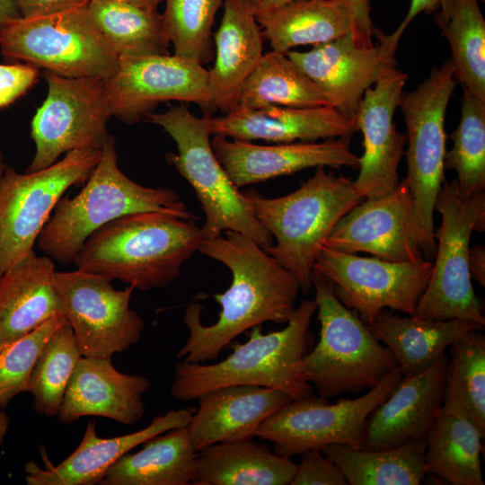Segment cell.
I'll list each match as a JSON object with an SVG mask.
<instances>
[{
    "label": "cell",
    "instance_id": "74e56055",
    "mask_svg": "<svg viewBox=\"0 0 485 485\" xmlns=\"http://www.w3.org/2000/svg\"><path fill=\"white\" fill-rule=\"evenodd\" d=\"M82 357L67 322L49 336L36 360L28 384L36 412L49 418L57 416L66 386Z\"/></svg>",
    "mask_w": 485,
    "mask_h": 485
},
{
    "label": "cell",
    "instance_id": "ba28073f",
    "mask_svg": "<svg viewBox=\"0 0 485 485\" xmlns=\"http://www.w3.org/2000/svg\"><path fill=\"white\" fill-rule=\"evenodd\" d=\"M456 85L451 61L446 59L432 68L416 89L402 92L398 104L407 128L405 180L412 197L418 242L429 260L436 254L435 203L445 181V119Z\"/></svg>",
    "mask_w": 485,
    "mask_h": 485
},
{
    "label": "cell",
    "instance_id": "836d02e7",
    "mask_svg": "<svg viewBox=\"0 0 485 485\" xmlns=\"http://www.w3.org/2000/svg\"><path fill=\"white\" fill-rule=\"evenodd\" d=\"M88 11L119 57L169 54L170 42L157 10L121 1L90 0Z\"/></svg>",
    "mask_w": 485,
    "mask_h": 485
},
{
    "label": "cell",
    "instance_id": "277c9868",
    "mask_svg": "<svg viewBox=\"0 0 485 485\" xmlns=\"http://www.w3.org/2000/svg\"><path fill=\"white\" fill-rule=\"evenodd\" d=\"M115 139L109 135L101 157L73 198H61L40 232V251L64 266L73 261L88 237L107 223L137 212L158 211L195 220L177 191L137 183L118 164Z\"/></svg>",
    "mask_w": 485,
    "mask_h": 485
},
{
    "label": "cell",
    "instance_id": "ac0fdd59",
    "mask_svg": "<svg viewBox=\"0 0 485 485\" xmlns=\"http://www.w3.org/2000/svg\"><path fill=\"white\" fill-rule=\"evenodd\" d=\"M407 79L397 67L390 69L365 92L359 103L356 122L363 135L364 153L353 183L363 199L385 195L400 182L398 168L407 136L397 129L393 117Z\"/></svg>",
    "mask_w": 485,
    "mask_h": 485
},
{
    "label": "cell",
    "instance_id": "d6986e66",
    "mask_svg": "<svg viewBox=\"0 0 485 485\" xmlns=\"http://www.w3.org/2000/svg\"><path fill=\"white\" fill-rule=\"evenodd\" d=\"M287 56L313 82L331 107L355 120L365 92L397 66L395 54L379 43L359 46L352 32L308 51L290 50Z\"/></svg>",
    "mask_w": 485,
    "mask_h": 485
},
{
    "label": "cell",
    "instance_id": "44dd1931",
    "mask_svg": "<svg viewBox=\"0 0 485 485\" xmlns=\"http://www.w3.org/2000/svg\"><path fill=\"white\" fill-rule=\"evenodd\" d=\"M447 364L445 352L425 370L403 375L368 416L360 449H388L426 439L443 405Z\"/></svg>",
    "mask_w": 485,
    "mask_h": 485
},
{
    "label": "cell",
    "instance_id": "f1b7e54d",
    "mask_svg": "<svg viewBox=\"0 0 485 485\" xmlns=\"http://www.w3.org/2000/svg\"><path fill=\"white\" fill-rule=\"evenodd\" d=\"M296 463L253 439L217 443L197 453L192 485H290Z\"/></svg>",
    "mask_w": 485,
    "mask_h": 485
},
{
    "label": "cell",
    "instance_id": "8992f818",
    "mask_svg": "<svg viewBox=\"0 0 485 485\" xmlns=\"http://www.w3.org/2000/svg\"><path fill=\"white\" fill-rule=\"evenodd\" d=\"M313 287L320 338L304 357L309 383L324 399L371 390L399 366L393 354L338 299L325 279L313 274Z\"/></svg>",
    "mask_w": 485,
    "mask_h": 485
},
{
    "label": "cell",
    "instance_id": "7c38bea8",
    "mask_svg": "<svg viewBox=\"0 0 485 485\" xmlns=\"http://www.w3.org/2000/svg\"><path fill=\"white\" fill-rule=\"evenodd\" d=\"M402 376L397 366L363 395L335 403L315 395L292 400L263 421L256 436L271 442L274 453L287 458L333 444L360 449L368 416Z\"/></svg>",
    "mask_w": 485,
    "mask_h": 485
},
{
    "label": "cell",
    "instance_id": "f907efd6",
    "mask_svg": "<svg viewBox=\"0 0 485 485\" xmlns=\"http://www.w3.org/2000/svg\"><path fill=\"white\" fill-rule=\"evenodd\" d=\"M128 3L149 10H157L158 5L164 0H113Z\"/></svg>",
    "mask_w": 485,
    "mask_h": 485
},
{
    "label": "cell",
    "instance_id": "7dc6e473",
    "mask_svg": "<svg viewBox=\"0 0 485 485\" xmlns=\"http://www.w3.org/2000/svg\"><path fill=\"white\" fill-rule=\"evenodd\" d=\"M354 24L364 28L370 24V0H347Z\"/></svg>",
    "mask_w": 485,
    "mask_h": 485
},
{
    "label": "cell",
    "instance_id": "d590c367",
    "mask_svg": "<svg viewBox=\"0 0 485 485\" xmlns=\"http://www.w3.org/2000/svg\"><path fill=\"white\" fill-rule=\"evenodd\" d=\"M434 21L446 38L454 75L463 89L485 101V20L478 0H453Z\"/></svg>",
    "mask_w": 485,
    "mask_h": 485
},
{
    "label": "cell",
    "instance_id": "ee69618b",
    "mask_svg": "<svg viewBox=\"0 0 485 485\" xmlns=\"http://www.w3.org/2000/svg\"><path fill=\"white\" fill-rule=\"evenodd\" d=\"M452 2L453 0H410L408 13L397 29L391 34H385L375 27L374 37L386 49L395 54L398 43L405 29L417 15L426 13L445 16L448 13Z\"/></svg>",
    "mask_w": 485,
    "mask_h": 485
},
{
    "label": "cell",
    "instance_id": "4dcf8cb0",
    "mask_svg": "<svg viewBox=\"0 0 485 485\" xmlns=\"http://www.w3.org/2000/svg\"><path fill=\"white\" fill-rule=\"evenodd\" d=\"M122 455L101 485H189L195 474L197 452L187 427L171 429Z\"/></svg>",
    "mask_w": 485,
    "mask_h": 485
},
{
    "label": "cell",
    "instance_id": "ab89813d",
    "mask_svg": "<svg viewBox=\"0 0 485 485\" xmlns=\"http://www.w3.org/2000/svg\"><path fill=\"white\" fill-rule=\"evenodd\" d=\"M165 35L174 54L201 65L214 58L212 27L224 0H164Z\"/></svg>",
    "mask_w": 485,
    "mask_h": 485
},
{
    "label": "cell",
    "instance_id": "cb8c5ba5",
    "mask_svg": "<svg viewBox=\"0 0 485 485\" xmlns=\"http://www.w3.org/2000/svg\"><path fill=\"white\" fill-rule=\"evenodd\" d=\"M196 408L172 410L155 416L146 428L127 435L103 438L89 420L77 448L57 465L43 457L44 466L34 461L24 465L28 485H93L99 484L107 471L125 454L151 437L171 429L187 427Z\"/></svg>",
    "mask_w": 485,
    "mask_h": 485
},
{
    "label": "cell",
    "instance_id": "816d5d0a",
    "mask_svg": "<svg viewBox=\"0 0 485 485\" xmlns=\"http://www.w3.org/2000/svg\"><path fill=\"white\" fill-rule=\"evenodd\" d=\"M7 166L8 165L4 162V154L2 152L1 146H0V183L2 181V179L4 177V174L5 172Z\"/></svg>",
    "mask_w": 485,
    "mask_h": 485
},
{
    "label": "cell",
    "instance_id": "f6af8a7d",
    "mask_svg": "<svg viewBox=\"0 0 485 485\" xmlns=\"http://www.w3.org/2000/svg\"><path fill=\"white\" fill-rule=\"evenodd\" d=\"M22 17L52 14L85 6L90 0H13Z\"/></svg>",
    "mask_w": 485,
    "mask_h": 485
},
{
    "label": "cell",
    "instance_id": "ffe728a7",
    "mask_svg": "<svg viewBox=\"0 0 485 485\" xmlns=\"http://www.w3.org/2000/svg\"><path fill=\"white\" fill-rule=\"evenodd\" d=\"M211 145L237 188L312 167L358 169L359 165V156L351 149L350 137L262 146L214 136Z\"/></svg>",
    "mask_w": 485,
    "mask_h": 485
},
{
    "label": "cell",
    "instance_id": "c3c4849f",
    "mask_svg": "<svg viewBox=\"0 0 485 485\" xmlns=\"http://www.w3.org/2000/svg\"><path fill=\"white\" fill-rule=\"evenodd\" d=\"M22 17L13 0H0V31L10 22Z\"/></svg>",
    "mask_w": 485,
    "mask_h": 485
},
{
    "label": "cell",
    "instance_id": "7402d4cb",
    "mask_svg": "<svg viewBox=\"0 0 485 485\" xmlns=\"http://www.w3.org/2000/svg\"><path fill=\"white\" fill-rule=\"evenodd\" d=\"M210 135L231 139L264 140L275 144L352 137L357 122L330 105L295 108L269 105L237 107L221 117L204 116Z\"/></svg>",
    "mask_w": 485,
    "mask_h": 485
},
{
    "label": "cell",
    "instance_id": "3957f363",
    "mask_svg": "<svg viewBox=\"0 0 485 485\" xmlns=\"http://www.w3.org/2000/svg\"><path fill=\"white\" fill-rule=\"evenodd\" d=\"M316 309L314 300H304L284 329L262 333L260 326L251 328L248 340L232 342V352L217 363L181 360L174 368L171 394L188 401L224 386L257 385L279 390L292 400L314 396L304 357L313 343L309 328Z\"/></svg>",
    "mask_w": 485,
    "mask_h": 485
},
{
    "label": "cell",
    "instance_id": "681fc988",
    "mask_svg": "<svg viewBox=\"0 0 485 485\" xmlns=\"http://www.w3.org/2000/svg\"><path fill=\"white\" fill-rule=\"evenodd\" d=\"M255 13L269 11L297 0H250Z\"/></svg>",
    "mask_w": 485,
    "mask_h": 485
},
{
    "label": "cell",
    "instance_id": "e575fe53",
    "mask_svg": "<svg viewBox=\"0 0 485 485\" xmlns=\"http://www.w3.org/2000/svg\"><path fill=\"white\" fill-rule=\"evenodd\" d=\"M269 105L306 108L329 104L313 82L287 54L271 50L263 54L244 82L238 107L259 109Z\"/></svg>",
    "mask_w": 485,
    "mask_h": 485
},
{
    "label": "cell",
    "instance_id": "8fae6325",
    "mask_svg": "<svg viewBox=\"0 0 485 485\" xmlns=\"http://www.w3.org/2000/svg\"><path fill=\"white\" fill-rule=\"evenodd\" d=\"M101 152L73 150L32 172L20 173L7 166L0 183V276L33 250L57 203L69 188L87 181Z\"/></svg>",
    "mask_w": 485,
    "mask_h": 485
},
{
    "label": "cell",
    "instance_id": "9c48e42d",
    "mask_svg": "<svg viewBox=\"0 0 485 485\" xmlns=\"http://www.w3.org/2000/svg\"><path fill=\"white\" fill-rule=\"evenodd\" d=\"M441 214L428 286L413 315L426 320L464 319L485 326L483 304L472 284L468 260L474 231L485 230V193L464 195L456 180L444 181L435 203Z\"/></svg>",
    "mask_w": 485,
    "mask_h": 485
},
{
    "label": "cell",
    "instance_id": "5b68a950",
    "mask_svg": "<svg viewBox=\"0 0 485 485\" xmlns=\"http://www.w3.org/2000/svg\"><path fill=\"white\" fill-rule=\"evenodd\" d=\"M256 217L275 243L264 249L308 293L313 270L322 247L338 222L364 199L353 181L316 167L299 189L282 197L267 198L254 190L245 192Z\"/></svg>",
    "mask_w": 485,
    "mask_h": 485
},
{
    "label": "cell",
    "instance_id": "e0dca14e",
    "mask_svg": "<svg viewBox=\"0 0 485 485\" xmlns=\"http://www.w3.org/2000/svg\"><path fill=\"white\" fill-rule=\"evenodd\" d=\"M323 246L348 253L366 252L389 261L424 260L406 180L400 181L392 191L354 207L338 222Z\"/></svg>",
    "mask_w": 485,
    "mask_h": 485
},
{
    "label": "cell",
    "instance_id": "d4e9b609",
    "mask_svg": "<svg viewBox=\"0 0 485 485\" xmlns=\"http://www.w3.org/2000/svg\"><path fill=\"white\" fill-rule=\"evenodd\" d=\"M187 426L194 450L217 443L253 439L269 416L292 401L287 393L257 385H229L198 398Z\"/></svg>",
    "mask_w": 485,
    "mask_h": 485
},
{
    "label": "cell",
    "instance_id": "d6a6232c",
    "mask_svg": "<svg viewBox=\"0 0 485 485\" xmlns=\"http://www.w3.org/2000/svg\"><path fill=\"white\" fill-rule=\"evenodd\" d=\"M483 437L470 420L441 407L426 438L427 473L453 485H483Z\"/></svg>",
    "mask_w": 485,
    "mask_h": 485
},
{
    "label": "cell",
    "instance_id": "484cf974",
    "mask_svg": "<svg viewBox=\"0 0 485 485\" xmlns=\"http://www.w3.org/2000/svg\"><path fill=\"white\" fill-rule=\"evenodd\" d=\"M222 6L208 84L214 110L227 114L238 107L241 89L263 56L264 37L250 0H224Z\"/></svg>",
    "mask_w": 485,
    "mask_h": 485
},
{
    "label": "cell",
    "instance_id": "f35d334b",
    "mask_svg": "<svg viewBox=\"0 0 485 485\" xmlns=\"http://www.w3.org/2000/svg\"><path fill=\"white\" fill-rule=\"evenodd\" d=\"M461 118L451 133L453 146L445 152V169L456 172L459 189L466 196L485 190V101L463 89Z\"/></svg>",
    "mask_w": 485,
    "mask_h": 485
},
{
    "label": "cell",
    "instance_id": "9a60e30c",
    "mask_svg": "<svg viewBox=\"0 0 485 485\" xmlns=\"http://www.w3.org/2000/svg\"><path fill=\"white\" fill-rule=\"evenodd\" d=\"M54 285L84 357L111 359L140 340L145 321L129 305L134 287L115 289L107 278L78 269L56 271Z\"/></svg>",
    "mask_w": 485,
    "mask_h": 485
},
{
    "label": "cell",
    "instance_id": "52a82bcc",
    "mask_svg": "<svg viewBox=\"0 0 485 485\" xmlns=\"http://www.w3.org/2000/svg\"><path fill=\"white\" fill-rule=\"evenodd\" d=\"M149 120L164 129L174 140L177 153L167 158L193 188L205 214L200 227L203 239L225 231L240 233L266 249L273 238L255 216L245 192H241L216 158L210 133L203 118L186 105L150 113Z\"/></svg>",
    "mask_w": 485,
    "mask_h": 485
},
{
    "label": "cell",
    "instance_id": "60d3db41",
    "mask_svg": "<svg viewBox=\"0 0 485 485\" xmlns=\"http://www.w3.org/2000/svg\"><path fill=\"white\" fill-rule=\"evenodd\" d=\"M65 316H57L21 338L0 348V444H4L9 419L4 412L18 394L28 392V384L36 360L49 336L62 324Z\"/></svg>",
    "mask_w": 485,
    "mask_h": 485
},
{
    "label": "cell",
    "instance_id": "603a6c76",
    "mask_svg": "<svg viewBox=\"0 0 485 485\" xmlns=\"http://www.w3.org/2000/svg\"><path fill=\"white\" fill-rule=\"evenodd\" d=\"M151 386L141 375L118 371L111 359L82 357L66 386L57 418L71 424L96 416L130 426L145 415L143 396Z\"/></svg>",
    "mask_w": 485,
    "mask_h": 485
},
{
    "label": "cell",
    "instance_id": "8d00e7d4",
    "mask_svg": "<svg viewBox=\"0 0 485 485\" xmlns=\"http://www.w3.org/2000/svg\"><path fill=\"white\" fill-rule=\"evenodd\" d=\"M472 331L450 345L442 407L485 436V336Z\"/></svg>",
    "mask_w": 485,
    "mask_h": 485
},
{
    "label": "cell",
    "instance_id": "7bdbcfd3",
    "mask_svg": "<svg viewBox=\"0 0 485 485\" xmlns=\"http://www.w3.org/2000/svg\"><path fill=\"white\" fill-rule=\"evenodd\" d=\"M38 76V67L31 64H0V110L25 94Z\"/></svg>",
    "mask_w": 485,
    "mask_h": 485
},
{
    "label": "cell",
    "instance_id": "83f0119b",
    "mask_svg": "<svg viewBox=\"0 0 485 485\" xmlns=\"http://www.w3.org/2000/svg\"><path fill=\"white\" fill-rule=\"evenodd\" d=\"M368 327L393 354L403 375L425 370L459 338L472 331L484 329L483 325L470 320L401 317L387 309Z\"/></svg>",
    "mask_w": 485,
    "mask_h": 485
},
{
    "label": "cell",
    "instance_id": "4fadbf2b",
    "mask_svg": "<svg viewBox=\"0 0 485 485\" xmlns=\"http://www.w3.org/2000/svg\"><path fill=\"white\" fill-rule=\"evenodd\" d=\"M433 262H397L362 257L322 246L313 274L330 285L338 299L370 325L384 309L413 315Z\"/></svg>",
    "mask_w": 485,
    "mask_h": 485
},
{
    "label": "cell",
    "instance_id": "1f68e13d",
    "mask_svg": "<svg viewBox=\"0 0 485 485\" xmlns=\"http://www.w3.org/2000/svg\"><path fill=\"white\" fill-rule=\"evenodd\" d=\"M349 485H419L427 473L426 439L413 438L382 450L333 444L321 448Z\"/></svg>",
    "mask_w": 485,
    "mask_h": 485
},
{
    "label": "cell",
    "instance_id": "7a4b0ae2",
    "mask_svg": "<svg viewBox=\"0 0 485 485\" xmlns=\"http://www.w3.org/2000/svg\"><path fill=\"white\" fill-rule=\"evenodd\" d=\"M202 240L193 219L167 212L132 213L92 234L73 264L142 291L158 289L180 277Z\"/></svg>",
    "mask_w": 485,
    "mask_h": 485
},
{
    "label": "cell",
    "instance_id": "bcb514c9",
    "mask_svg": "<svg viewBox=\"0 0 485 485\" xmlns=\"http://www.w3.org/2000/svg\"><path fill=\"white\" fill-rule=\"evenodd\" d=\"M469 270L471 278L477 281L481 287H485V247L477 244L470 247Z\"/></svg>",
    "mask_w": 485,
    "mask_h": 485
},
{
    "label": "cell",
    "instance_id": "b9f144b4",
    "mask_svg": "<svg viewBox=\"0 0 485 485\" xmlns=\"http://www.w3.org/2000/svg\"><path fill=\"white\" fill-rule=\"evenodd\" d=\"M345 477L337 465L313 448L302 454V459L290 485H347Z\"/></svg>",
    "mask_w": 485,
    "mask_h": 485
},
{
    "label": "cell",
    "instance_id": "5bb4252c",
    "mask_svg": "<svg viewBox=\"0 0 485 485\" xmlns=\"http://www.w3.org/2000/svg\"><path fill=\"white\" fill-rule=\"evenodd\" d=\"M48 93L31 123L35 154L26 169H45L77 149H101L111 117L105 81L46 71Z\"/></svg>",
    "mask_w": 485,
    "mask_h": 485
},
{
    "label": "cell",
    "instance_id": "4316f807",
    "mask_svg": "<svg viewBox=\"0 0 485 485\" xmlns=\"http://www.w3.org/2000/svg\"><path fill=\"white\" fill-rule=\"evenodd\" d=\"M55 273V261L31 250L0 276V348L65 316Z\"/></svg>",
    "mask_w": 485,
    "mask_h": 485
},
{
    "label": "cell",
    "instance_id": "2e32d148",
    "mask_svg": "<svg viewBox=\"0 0 485 485\" xmlns=\"http://www.w3.org/2000/svg\"><path fill=\"white\" fill-rule=\"evenodd\" d=\"M105 87L111 116L128 124L139 121L166 101L193 102L206 116L215 110L208 70L175 54L119 57Z\"/></svg>",
    "mask_w": 485,
    "mask_h": 485
},
{
    "label": "cell",
    "instance_id": "6da1fadb",
    "mask_svg": "<svg viewBox=\"0 0 485 485\" xmlns=\"http://www.w3.org/2000/svg\"><path fill=\"white\" fill-rule=\"evenodd\" d=\"M198 251L226 266L232 283L213 297L220 304L218 320L205 325L203 306L190 302L183 322L189 330L177 358L203 363L218 358L239 335L267 322L287 323L301 290L296 278L251 238L233 231L203 239Z\"/></svg>",
    "mask_w": 485,
    "mask_h": 485
},
{
    "label": "cell",
    "instance_id": "f546056e",
    "mask_svg": "<svg viewBox=\"0 0 485 485\" xmlns=\"http://www.w3.org/2000/svg\"><path fill=\"white\" fill-rule=\"evenodd\" d=\"M255 14L272 50L284 54L298 46H316L353 32L347 0H297Z\"/></svg>",
    "mask_w": 485,
    "mask_h": 485
},
{
    "label": "cell",
    "instance_id": "30bf717a",
    "mask_svg": "<svg viewBox=\"0 0 485 485\" xmlns=\"http://www.w3.org/2000/svg\"><path fill=\"white\" fill-rule=\"evenodd\" d=\"M0 51L63 76L104 81L116 72L119 60L93 22L88 4L10 22L0 31Z\"/></svg>",
    "mask_w": 485,
    "mask_h": 485
}]
</instances>
